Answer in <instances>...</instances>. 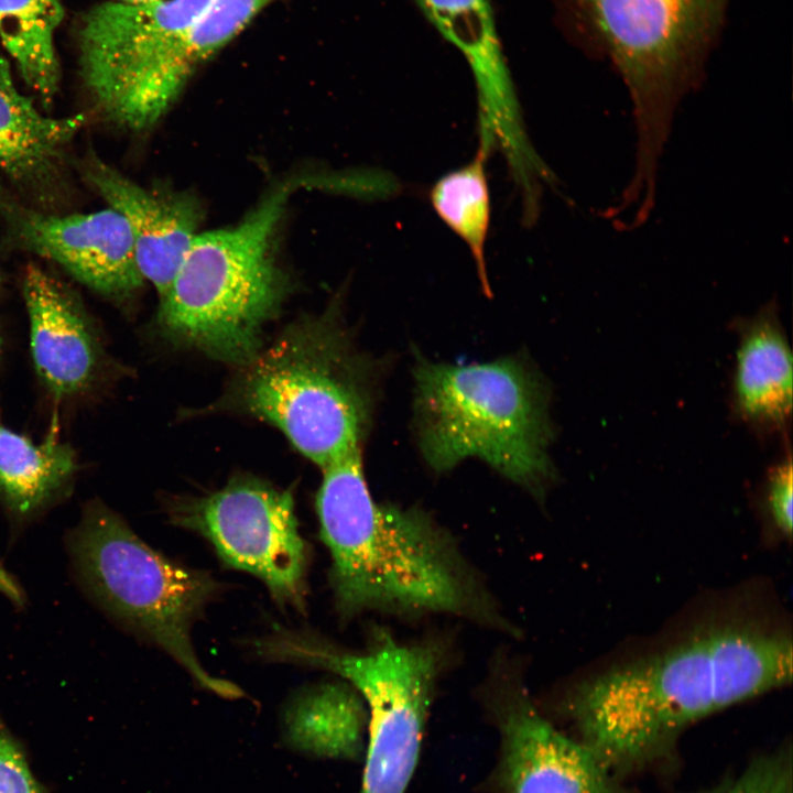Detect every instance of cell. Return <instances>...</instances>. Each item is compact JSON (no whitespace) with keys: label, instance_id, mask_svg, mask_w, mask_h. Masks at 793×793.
I'll list each match as a JSON object with an SVG mask.
<instances>
[{"label":"cell","instance_id":"2e32d148","mask_svg":"<svg viewBox=\"0 0 793 793\" xmlns=\"http://www.w3.org/2000/svg\"><path fill=\"white\" fill-rule=\"evenodd\" d=\"M86 122L84 115H43L17 87L0 55V175L42 206L62 194L68 149Z\"/></svg>","mask_w":793,"mask_h":793},{"label":"cell","instance_id":"484cf974","mask_svg":"<svg viewBox=\"0 0 793 793\" xmlns=\"http://www.w3.org/2000/svg\"><path fill=\"white\" fill-rule=\"evenodd\" d=\"M774 793H792V778L785 780Z\"/></svg>","mask_w":793,"mask_h":793},{"label":"cell","instance_id":"6da1fadb","mask_svg":"<svg viewBox=\"0 0 793 793\" xmlns=\"http://www.w3.org/2000/svg\"><path fill=\"white\" fill-rule=\"evenodd\" d=\"M792 652L782 629L713 624L582 682L568 711L600 761L626 770L660 754L689 724L790 683Z\"/></svg>","mask_w":793,"mask_h":793},{"label":"cell","instance_id":"8992f818","mask_svg":"<svg viewBox=\"0 0 793 793\" xmlns=\"http://www.w3.org/2000/svg\"><path fill=\"white\" fill-rule=\"evenodd\" d=\"M242 368L231 404L275 426L321 469L361 448L374 372L334 316L291 325Z\"/></svg>","mask_w":793,"mask_h":793},{"label":"cell","instance_id":"4fadbf2b","mask_svg":"<svg viewBox=\"0 0 793 793\" xmlns=\"http://www.w3.org/2000/svg\"><path fill=\"white\" fill-rule=\"evenodd\" d=\"M80 172L108 206L127 219L140 273L161 301L198 233L199 203L191 194L143 187L96 154L83 160Z\"/></svg>","mask_w":793,"mask_h":793},{"label":"cell","instance_id":"52a82bcc","mask_svg":"<svg viewBox=\"0 0 793 793\" xmlns=\"http://www.w3.org/2000/svg\"><path fill=\"white\" fill-rule=\"evenodd\" d=\"M82 589L108 616L170 654L202 687L239 697L240 687L200 664L191 630L219 584L146 544L127 522L94 501L66 537Z\"/></svg>","mask_w":793,"mask_h":793},{"label":"cell","instance_id":"5bb4252c","mask_svg":"<svg viewBox=\"0 0 793 793\" xmlns=\"http://www.w3.org/2000/svg\"><path fill=\"white\" fill-rule=\"evenodd\" d=\"M502 778L507 793H617L610 770L582 740L517 700L502 721Z\"/></svg>","mask_w":793,"mask_h":793},{"label":"cell","instance_id":"9a60e30c","mask_svg":"<svg viewBox=\"0 0 793 793\" xmlns=\"http://www.w3.org/2000/svg\"><path fill=\"white\" fill-rule=\"evenodd\" d=\"M22 292L39 377L56 398L86 390L98 374L102 351L78 298L33 264L25 269Z\"/></svg>","mask_w":793,"mask_h":793},{"label":"cell","instance_id":"30bf717a","mask_svg":"<svg viewBox=\"0 0 793 793\" xmlns=\"http://www.w3.org/2000/svg\"><path fill=\"white\" fill-rule=\"evenodd\" d=\"M170 518L208 540L225 565L262 580L280 605L305 611L311 553L290 490L238 478L209 495L177 499Z\"/></svg>","mask_w":793,"mask_h":793},{"label":"cell","instance_id":"ffe728a7","mask_svg":"<svg viewBox=\"0 0 793 793\" xmlns=\"http://www.w3.org/2000/svg\"><path fill=\"white\" fill-rule=\"evenodd\" d=\"M63 17L62 0H0L2 45L24 83L47 105L59 88L55 34Z\"/></svg>","mask_w":793,"mask_h":793},{"label":"cell","instance_id":"603a6c76","mask_svg":"<svg viewBox=\"0 0 793 793\" xmlns=\"http://www.w3.org/2000/svg\"><path fill=\"white\" fill-rule=\"evenodd\" d=\"M0 793H46L0 716Z\"/></svg>","mask_w":793,"mask_h":793},{"label":"cell","instance_id":"7a4b0ae2","mask_svg":"<svg viewBox=\"0 0 793 793\" xmlns=\"http://www.w3.org/2000/svg\"><path fill=\"white\" fill-rule=\"evenodd\" d=\"M322 470L316 511L343 618L441 613L512 631L447 530L422 510L373 499L361 448Z\"/></svg>","mask_w":793,"mask_h":793},{"label":"cell","instance_id":"cb8c5ba5","mask_svg":"<svg viewBox=\"0 0 793 793\" xmlns=\"http://www.w3.org/2000/svg\"><path fill=\"white\" fill-rule=\"evenodd\" d=\"M791 764L783 756L756 761L737 779L710 793H774L791 778Z\"/></svg>","mask_w":793,"mask_h":793},{"label":"cell","instance_id":"d6986e66","mask_svg":"<svg viewBox=\"0 0 793 793\" xmlns=\"http://www.w3.org/2000/svg\"><path fill=\"white\" fill-rule=\"evenodd\" d=\"M76 468L68 444L54 439L35 444L0 420V498L17 521L34 517L53 502Z\"/></svg>","mask_w":793,"mask_h":793},{"label":"cell","instance_id":"d4e9b609","mask_svg":"<svg viewBox=\"0 0 793 793\" xmlns=\"http://www.w3.org/2000/svg\"><path fill=\"white\" fill-rule=\"evenodd\" d=\"M768 509L776 529L785 536L792 534L793 467L787 456L769 474L767 487Z\"/></svg>","mask_w":793,"mask_h":793},{"label":"cell","instance_id":"e0dca14e","mask_svg":"<svg viewBox=\"0 0 793 793\" xmlns=\"http://www.w3.org/2000/svg\"><path fill=\"white\" fill-rule=\"evenodd\" d=\"M741 326L732 382L735 408L749 424L783 427L792 412L793 368L775 308H763Z\"/></svg>","mask_w":793,"mask_h":793},{"label":"cell","instance_id":"7402d4cb","mask_svg":"<svg viewBox=\"0 0 793 793\" xmlns=\"http://www.w3.org/2000/svg\"><path fill=\"white\" fill-rule=\"evenodd\" d=\"M274 0H209L188 29L183 47L197 68L237 36Z\"/></svg>","mask_w":793,"mask_h":793},{"label":"cell","instance_id":"8fae6325","mask_svg":"<svg viewBox=\"0 0 793 793\" xmlns=\"http://www.w3.org/2000/svg\"><path fill=\"white\" fill-rule=\"evenodd\" d=\"M0 218L19 249L50 260L95 292L131 297L145 282L127 219L107 207L93 213L39 210L0 184Z\"/></svg>","mask_w":793,"mask_h":793},{"label":"cell","instance_id":"3957f363","mask_svg":"<svg viewBox=\"0 0 793 793\" xmlns=\"http://www.w3.org/2000/svg\"><path fill=\"white\" fill-rule=\"evenodd\" d=\"M731 1L551 0L567 40L607 62L628 90L637 135L632 195L655 194L674 116L705 82Z\"/></svg>","mask_w":793,"mask_h":793},{"label":"cell","instance_id":"ac0fdd59","mask_svg":"<svg viewBox=\"0 0 793 793\" xmlns=\"http://www.w3.org/2000/svg\"><path fill=\"white\" fill-rule=\"evenodd\" d=\"M285 732L293 746L330 758H358L365 750L368 711L358 691L343 682L300 689L284 710Z\"/></svg>","mask_w":793,"mask_h":793},{"label":"cell","instance_id":"5b68a950","mask_svg":"<svg viewBox=\"0 0 793 793\" xmlns=\"http://www.w3.org/2000/svg\"><path fill=\"white\" fill-rule=\"evenodd\" d=\"M298 180L274 186L237 225L196 235L160 301L169 339L240 367L260 351L263 326L285 295L274 238Z\"/></svg>","mask_w":793,"mask_h":793},{"label":"cell","instance_id":"ba28073f","mask_svg":"<svg viewBox=\"0 0 793 793\" xmlns=\"http://www.w3.org/2000/svg\"><path fill=\"white\" fill-rule=\"evenodd\" d=\"M209 0H107L82 17L78 65L97 113L133 132L153 127L195 68L183 39Z\"/></svg>","mask_w":793,"mask_h":793},{"label":"cell","instance_id":"4316f807","mask_svg":"<svg viewBox=\"0 0 793 793\" xmlns=\"http://www.w3.org/2000/svg\"><path fill=\"white\" fill-rule=\"evenodd\" d=\"M110 1L122 2V3H131V4H133V3L151 2V1H155V0H110Z\"/></svg>","mask_w":793,"mask_h":793},{"label":"cell","instance_id":"7c38bea8","mask_svg":"<svg viewBox=\"0 0 793 793\" xmlns=\"http://www.w3.org/2000/svg\"><path fill=\"white\" fill-rule=\"evenodd\" d=\"M425 18L465 57L475 82L479 145L499 150L512 172L537 159L522 117L490 0H415Z\"/></svg>","mask_w":793,"mask_h":793},{"label":"cell","instance_id":"277c9868","mask_svg":"<svg viewBox=\"0 0 793 793\" xmlns=\"http://www.w3.org/2000/svg\"><path fill=\"white\" fill-rule=\"evenodd\" d=\"M414 423L423 457L437 472L476 457L533 492L553 476L546 390L520 359L417 362Z\"/></svg>","mask_w":793,"mask_h":793},{"label":"cell","instance_id":"44dd1931","mask_svg":"<svg viewBox=\"0 0 793 793\" xmlns=\"http://www.w3.org/2000/svg\"><path fill=\"white\" fill-rule=\"evenodd\" d=\"M488 157L489 154L478 148L471 161L441 176L430 191L437 216L468 247L486 294L490 293L486 264L491 221Z\"/></svg>","mask_w":793,"mask_h":793},{"label":"cell","instance_id":"9c48e42d","mask_svg":"<svg viewBox=\"0 0 793 793\" xmlns=\"http://www.w3.org/2000/svg\"><path fill=\"white\" fill-rule=\"evenodd\" d=\"M281 654L333 671L362 697L368 727L360 793H405L420 757L441 651L432 643H402L379 631L361 653L289 636Z\"/></svg>","mask_w":793,"mask_h":793}]
</instances>
